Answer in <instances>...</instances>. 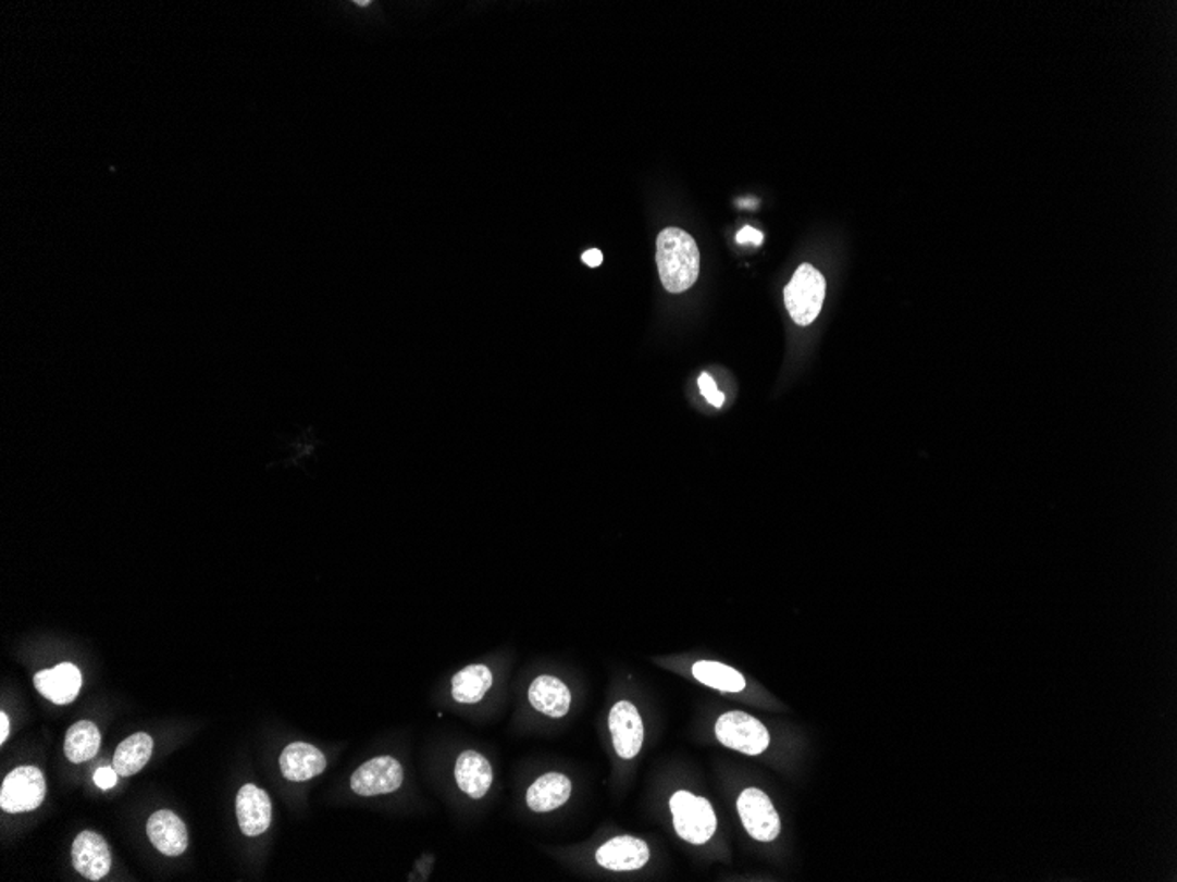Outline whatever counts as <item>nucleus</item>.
Listing matches in <instances>:
<instances>
[{
    "mask_svg": "<svg viewBox=\"0 0 1177 882\" xmlns=\"http://www.w3.org/2000/svg\"><path fill=\"white\" fill-rule=\"evenodd\" d=\"M116 775H119V773H116L115 768H99L96 775H94V781H96V784H98L101 790H110V787H113V785L116 784Z\"/></svg>",
    "mask_w": 1177,
    "mask_h": 882,
    "instance_id": "nucleus-23",
    "label": "nucleus"
},
{
    "mask_svg": "<svg viewBox=\"0 0 1177 882\" xmlns=\"http://www.w3.org/2000/svg\"><path fill=\"white\" fill-rule=\"evenodd\" d=\"M153 740L147 733H136L116 747L113 768L122 777H131L144 770L152 758Z\"/></svg>",
    "mask_w": 1177,
    "mask_h": 882,
    "instance_id": "nucleus-19",
    "label": "nucleus"
},
{
    "mask_svg": "<svg viewBox=\"0 0 1177 882\" xmlns=\"http://www.w3.org/2000/svg\"><path fill=\"white\" fill-rule=\"evenodd\" d=\"M455 782L463 795L480 799L491 791L494 770L491 761L476 750H463L455 761Z\"/></svg>",
    "mask_w": 1177,
    "mask_h": 882,
    "instance_id": "nucleus-12",
    "label": "nucleus"
},
{
    "mask_svg": "<svg viewBox=\"0 0 1177 882\" xmlns=\"http://www.w3.org/2000/svg\"><path fill=\"white\" fill-rule=\"evenodd\" d=\"M693 676L719 693H742L746 679L730 666L716 661H698L693 666Z\"/></svg>",
    "mask_w": 1177,
    "mask_h": 882,
    "instance_id": "nucleus-21",
    "label": "nucleus"
},
{
    "mask_svg": "<svg viewBox=\"0 0 1177 882\" xmlns=\"http://www.w3.org/2000/svg\"><path fill=\"white\" fill-rule=\"evenodd\" d=\"M492 684H494V674L488 666H468L459 673H455L451 679V698L460 705H476L485 698Z\"/></svg>",
    "mask_w": 1177,
    "mask_h": 882,
    "instance_id": "nucleus-18",
    "label": "nucleus"
},
{
    "mask_svg": "<svg viewBox=\"0 0 1177 882\" xmlns=\"http://www.w3.org/2000/svg\"><path fill=\"white\" fill-rule=\"evenodd\" d=\"M404 768L392 756H380L363 762L351 775V790L358 796L389 795L400 790Z\"/></svg>",
    "mask_w": 1177,
    "mask_h": 882,
    "instance_id": "nucleus-7",
    "label": "nucleus"
},
{
    "mask_svg": "<svg viewBox=\"0 0 1177 882\" xmlns=\"http://www.w3.org/2000/svg\"><path fill=\"white\" fill-rule=\"evenodd\" d=\"M608 730L619 758L633 759L639 756L644 745V722L633 703L617 701L614 705L608 716Z\"/></svg>",
    "mask_w": 1177,
    "mask_h": 882,
    "instance_id": "nucleus-8",
    "label": "nucleus"
},
{
    "mask_svg": "<svg viewBox=\"0 0 1177 882\" xmlns=\"http://www.w3.org/2000/svg\"><path fill=\"white\" fill-rule=\"evenodd\" d=\"M237 819L247 836L263 835L272 822V802L258 785H241L237 795Z\"/></svg>",
    "mask_w": 1177,
    "mask_h": 882,
    "instance_id": "nucleus-11",
    "label": "nucleus"
},
{
    "mask_svg": "<svg viewBox=\"0 0 1177 882\" xmlns=\"http://www.w3.org/2000/svg\"><path fill=\"white\" fill-rule=\"evenodd\" d=\"M649 846L631 835L614 836L596 850V861L599 867L614 870V872L644 869L645 865L649 864Z\"/></svg>",
    "mask_w": 1177,
    "mask_h": 882,
    "instance_id": "nucleus-9",
    "label": "nucleus"
},
{
    "mask_svg": "<svg viewBox=\"0 0 1177 882\" xmlns=\"http://www.w3.org/2000/svg\"><path fill=\"white\" fill-rule=\"evenodd\" d=\"M147 835L156 849L166 856H181L189 846L186 824L172 810H158L147 822Z\"/></svg>",
    "mask_w": 1177,
    "mask_h": 882,
    "instance_id": "nucleus-14",
    "label": "nucleus"
},
{
    "mask_svg": "<svg viewBox=\"0 0 1177 882\" xmlns=\"http://www.w3.org/2000/svg\"><path fill=\"white\" fill-rule=\"evenodd\" d=\"M10 717L5 716V711H0V744H5V740L10 738Z\"/></svg>",
    "mask_w": 1177,
    "mask_h": 882,
    "instance_id": "nucleus-26",
    "label": "nucleus"
},
{
    "mask_svg": "<svg viewBox=\"0 0 1177 882\" xmlns=\"http://www.w3.org/2000/svg\"><path fill=\"white\" fill-rule=\"evenodd\" d=\"M826 278L811 264H802L784 287L786 309L795 323L809 326L820 315L826 300Z\"/></svg>",
    "mask_w": 1177,
    "mask_h": 882,
    "instance_id": "nucleus-3",
    "label": "nucleus"
},
{
    "mask_svg": "<svg viewBox=\"0 0 1177 882\" xmlns=\"http://www.w3.org/2000/svg\"><path fill=\"white\" fill-rule=\"evenodd\" d=\"M571 790L573 785L568 777L557 772L545 773L529 787L525 802L533 812H552L561 809L570 799Z\"/></svg>",
    "mask_w": 1177,
    "mask_h": 882,
    "instance_id": "nucleus-17",
    "label": "nucleus"
},
{
    "mask_svg": "<svg viewBox=\"0 0 1177 882\" xmlns=\"http://www.w3.org/2000/svg\"><path fill=\"white\" fill-rule=\"evenodd\" d=\"M34 685L39 694L55 705H70L75 701L82 688V673L76 666L64 662L51 670L39 671L34 676Z\"/></svg>",
    "mask_w": 1177,
    "mask_h": 882,
    "instance_id": "nucleus-15",
    "label": "nucleus"
},
{
    "mask_svg": "<svg viewBox=\"0 0 1177 882\" xmlns=\"http://www.w3.org/2000/svg\"><path fill=\"white\" fill-rule=\"evenodd\" d=\"M715 731L716 738L724 747L746 754V756H758L765 753L770 744L767 728L758 719L744 711H727L716 721Z\"/></svg>",
    "mask_w": 1177,
    "mask_h": 882,
    "instance_id": "nucleus-4",
    "label": "nucleus"
},
{
    "mask_svg": "<svg viewBox=\"0 0 1177 882\" xmlns=\"http://www.w3.org/2000/svg\"><path fill=\"white\" fill-rule=\"evenodd\" d=\"M278 767L286 781L307 782L325 772L326 758L314 745L293 742L281 754Z\"/></svg>",
    "mask_w": 1177,
    "mask_h": 882,
    "instance_id": "nucleus-13",
    "label": "nucleus"
},
{
    "mask_svg": "<svg viewBox=\"0 0 1177 882\" xmlns=\"http://www.w3.org/2000/svg\"><path fill=\"white\" fill-rule=\"evenodd\" d=\"M101 747V733L98 725L90 721H79L71 725L65 733L64 753L71 762H85L92 759Z\"/></svg>",
    "mask_w": 1177,
    "mask_h": 882,
    "instance_id": "nucleus-20",
    "label": "nucleus"
},
{
    "mask_svg": "<svg viewBox=\"0 0 1177 882\" xmlns=\"http://www.w3.org/2000/svg\"><path fill=\"white\" fill-rule=\"evenodd\" d=\"M582 261H584L587 266H591V269H598L599 264L603 263L602 250H587V252H584V254H582Z\"/></svg>",
    "mask_w": 1177,
    "mask_h": 882,
    "instance_id": "nucleus-25",
    "label": "nucleus"
},
{
    "mask_svg": "<svg viewBox=\"0 0 1177 882\" xmlns=\"http://www.w3.org/2000/svg\"><path fill=\"white\" fill-rule=\"evenodd\" d=\"M357 4L358 5H369V4H371V2H367V0H366V2H357Z\"/></svg>",
    "mask_w": 1177,
    "mask_h": 882,
    "instance_id": "nucleus-27",
    "label": "nucleus"
},
{
    "mask_svg": "<svg viewBox=\"0 0 1177 882\" xmlns=\"http://www.w3.org/2000/svg\"><path fill=\"white\" fill-rule=\"evenodd\" d=\"M656 264L668 293L687 291L701 273V250L695 238L679 227H667L656 240Z\"/></svg>",
    "mask_w": 1177,
    "mask_h": 882,
    "instance_id": "nucleus-1",
    "label": "nucleus"
},
{
    "mask_svg": "<svg viewBox=\"0 0 1177 882\" xmlns=\"http://www.w3.org/2000/svg\"><path fill=\"white\" fill-rule=\"evenodd\" d=\"M47 796V781L36 767H20L5 777L0 790V807L4 812L22 813L38 809Z\"/></svg>",
    "mask_w": 1177,
    "mask_h": 882,
    "instance_id": "nucleus-5",
    "label": "nucleus"
},
{
    "mask_svg": "<svg viewBox=\"0 0 1177 882\" xmlns=\"http://www.w3.org/2000/svg\"><path fill=\"white\" fill-rule=\"evenodd\" d=\"M735 240H738V244H741V246H747V244L760 246L761 241H764V235H761L758 229H755V227L744 226L741 232L738 233V238H735Z\"/></svg>",
    "mask_w": 1177,
    "mask_h": 882,
    "instance_id": "nucleus-24",
    "label": "nucleus"
},
{
    "mask_svg": "<svg viewBox=\"0 0 1177 882\" xmlns=\"http://www.w3.org/2000/svg\"><path fill=\"white\" fill-rule=\"evenodd\" d=\"M529 703L534 710L550 719H561L571 707V693L562 680L542 674L529 685Z\"/></svg>",
    "mask_w": 1177,
    "mask_h": 882,
    "instance_id": "nucleus-16",
    "label": "nucleus"
},
{
    "mask_svg": "<svg viewBox=\"0 0 1177 882\" xmlns=\"http://www.w3.org/2000/svg\"><path fill=\"white\" fill-rule=\"evenodd\" d=\"M73 865L88 881H99L112 869L108 842L96 832H82L73 842Z\"/></svg>",
    "mask_w": 1177,
    "mask_h": 882,
    "instance_id": "nucleus-10",
    "label": "nucleus"
},
{
    "mask_svg": "<svg viewBox=\"0 0 1177 882\" xmlns=\"http://www.w3.org/2000/svg\"><path fill=\"white\" fill-rule=\"evenodd\" d=\"M739 816L746 832L760 842H772L781 832V821L775 805L764 791L749 787L738 799Z\"/></svg>",
    "mask_w": 1177,
    "mask_h": 882,
    "instance_id": "nucleus-6",
    "label": "nucleus"
},
{
    "mask_svg": "<svg viewBox=\"0 0 1177 882\" xmlns=\"http://www.w3.org/2000/svg\"><path fill=\"white\" fill-rule=\"evenodd\" d=\"M670 810L677 835L682 841L693 846H704L715 835L718 819L707 799L691 795L687 791H677L670 798Z\"/></svg>",
    "mask_w": 1177,
    "mask_h": 882,
    "instance_id": "nucleus-2",
    "label": "nucleus"
},
{
    "mask_svg": "<svg viewBox=\"0 0 1177 882\" xmlns=\"http://www.w3.org/2000/svg\"><path fill=\"white\" fill-rule=\"evenodd\" d=\"M698 384H701L702 395H704V397L709 400L710 406H723L724 395L723 393L719 392L718 386H716L715 380H713L709 374H702L701 380H698Z\"/></svg>",
    "mask_w": 1177,
    "mask_h": 882,
    "instance_id": "nucleus-22",
    "label": "nucleus"
}]
</instances>
